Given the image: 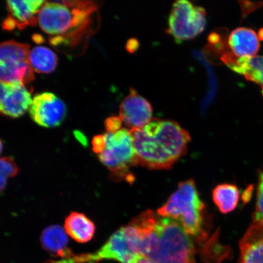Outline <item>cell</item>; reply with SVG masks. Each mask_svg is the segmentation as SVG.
Segmentation results:
<instances>
[{
    "instance_id": "1",
    "label": "cell",
    "mask_w": 263,
    "mask_h": 263,
    "mask_svg": "<svg viewBox=\"0 0 263 263\" xmlns=\"http://www.w3.org/2000/svg\"><path fill=\"white\" fill-rule=\"evenodd\" d=\"M98 3L45 2L38 15L43 31L52 47L68 54H80L100 25Z\"/></svg>"
},
{
    "instance_id": "22",
    "label": "cell",
    "mask_w": 263,
    "mask_h": 263,
    "mask_svg": "<svg viewBox=\"0 0 263 263\" xmlns=\"http://www.w3.org/2000/svg\"><path fill=\"white\" fill-rule=\"evenodd\" d=\"M123 121L119 117H110L105 121L104 125L107 133L114 134L121 129Z\"/></svg>"
},
{
    "instance_id": "21",
    "label": "cell",
    "mask_w": 263,
    "mask_h": 263,
    "mask_svg": "<svg viewBox=\"0 0 263 263\" xmlns=\"http://www.w3.org/2000/svg\"><path fill=\"white\" fill-rule=\"evenodd\" d=\"M254 221L263 223V172L259 174Z\"/></svg>"
},
{
    "instance_id": "27",
    "label": "cell",
    "mask_w": 263,
    "mask_h": 263,
    "mask_svg": "<svg viewBox=\"0 0 263 263\" xmlns=\"http://www.w3.org/2000/svg\"><path fill=\"white\" fill-rule=\"evenodd\" d=\"M258 39L259 41H263V28L259 29L258 31Z\"/></svg>"
},
{
    "instance_id": "7",
    "label": "cell",
    "mask_w": 263,
    "mask_h": 263,
    "mask_svg": "<svg viewBox=\"0 0 263 263\" xmlns=\"http://www.w3.org/2000/svg\"><path fill=\"white\" fill-rule=\"evenodd\" d=\"M206 26V12L187 0H178L171 11L167 32L177 42L191 40L202 33Z\"/></svg>"
},
{
    "instance_id": "2",
    "label": "cell",
    "mask_w": 263,
    "mask_h": 263,
    "mask_svg": "<svg viewBox=\"0 0 263 263\" xmlns=\"http://www.w3.org/2000/svg\"><path fill=\"white\" fill-rule=\"evenodd\" d=\"M129 131L139 163L151 170L170 169L185 155L191 141L189 132L172 120L153 118Z\"/></svg>"
},
{
    "instance_id": "25",
    "label": "cell",
    "mask_w": 263,
    "mask_h": 263,
    "mask_svg": "<svg viewBox=\"0 0 263 263\" xmlns=\"http://www.w3.org/2000/svg\"><path fill=\"white\" fill-rule=\"evenodd\" d=\"M221 36L218 33L213 32L209 35V41L210 44L217 45L221 42Z\"/></svg>"
},
{
    "instance_id": "6",
    "label": "cell",
    "mask_w": 263,
    "mask_h": 263,
    "mask_svg": "<svg viewBox=\"0 0 263 263\" xmlns=\"http://www.w3.org/2000/svg\"><path fill=\"white\" fill-rule=\"evenodd\" d=\"M29 46L14 41L0 43V82L28 85L34 80Z\"/></svg>"
},
{
    "instance_id": "20",
    "label": "cell",
    "mask_w": 263,
    "mask_h": 263,
    "mask_svg": "<svg viewBox=\"0 0 263 263\" xmlns=\"http://www.w3.org/2000/svg\"><path fill=\"white\" fill-rule=\"evenodd\" d=\"M244 76L247 81L263 85V57H251L249 68Z\"/></svg>"
},
{
    "instance_id": "12",
    "label": "cell",
    "mask_w": 263,
    "mask_h": 263,
    "mask_svg": "<svg viewBox=\"0 0 263 263\" xmlns=\"http://www.w3.org/2000/svg\"><path fill=\"white\" fill-rule=\"evenodd\" d=\"M8 17L3 22V28L13 30L15 28L24 29L28 26H34L38 22V15L45 3L42 0L8 1Z\"/></svg>"
},
{
    "instance_id": "17",
    "label": "cell",
    "mask_w": 263,
    "mask_h": 263,
    "mask_svg": "<svg viewBox=\"0 0 263 263\" xmlns=\"http://www.w3.org/2000/svg\"><path fill=\"white\" fill-rule=\"evenodd\" d=\"M29 61L33 71L38 73H50L57 67L58 58L51 49L38 46L29 52Z\"/></svg>"
},
{
    "instance_id": "9",
    "label": "cell",
    "mask_w": 263,
    "mask_h": 263,
    "mask_svg": "<svg viewBox=\"0 0 263 263\" xmlns=\"http://www.w3.org/2000/svg\"><path fill=\"white\" fill-rule=\"evenodd\" d=\"M29 110L32 120L44 127L60 126L67 111L64 101L49 92L35 95Z\"/></svg>"
},
{
    "instance_id": "29",
    "label": "cell",
    "mask_w": 263,
    "mask_h": 263,
    "mask_svg": "<svg viewBox=\"0 0 263 263\" xmlns=\"http://www.w3.org/2000/svg\"><path fill=\"white\" fill-rule=\"evenodd\" d=\"M262 97H263V85L262 86Z\"/></svg>"
},
{
    "instance_id": "28",
    "label": "cell",
    "mask_w": 263,
    "mask_h": 263,
    "mask_svg": "<svg viewBox=\"0 0 263 263\" xmlns=\"http://www.w3.org/2000/svg\"><path fill=\"white\" fill-rule=\"evenodd\" d=\"M3 143L1 140H0V154H1L2 151H3Z\"/></svg>"
},
{
    "instance_id": "23",
    "label": "cell",
    "mask_w": 263,
    "mask_h": 263,
    "mask_svg": "<svg viewBox=\"0 0 263 263\" xmlns=\"http://www.w3.org/2000/svg\"><path fill=\"white\" fill-rule=\"evenodd\" d=\"M106 147V140L104 134L98 135L92 140V150L95 153L100 154L103 152Z\"/></svg>"
},
{
    "instance_id": "4",
    "label": "cell",
    "mask_w": 263,
    "mask_h": 263,
    "mask_svg": "<svg viewBox=\"0 0 263 263\" xmlns=\"http://www.w3.org/2000/svg\"><path fill=\"white\" fill-rule=\"evenodd\" d=\"M205 205L200 200L195 181L180 182L178 189L157 210L163 218H168L179 223L192 237H202Z\"/></svg>"
},
{
    "instance_id": "18",
    "label": "cell",
    "mask_w": 263,
    "mask_h": 263,
    "mask_svg": "<svg viewBox=\"0 0 263 263\" xmlns=\"http://www.w3.org/2000/svg\"><path fill=\"white\" fill-rule=\"evenodd\" d=\"M239 196L237 187L232 184H221L213 191V202L223 214H228L236 209Z\"/></svg>"
},
{
    "instance_id": "8",
    "label": "cell",
    "mask_w": 263,
    "mask_h": 263,
    "mask_svg": "<svg viewBox=\"0 0 263 263\" xmlns=\"http://www.w3.org/2000/svg\"><path fill=\"white\" fill-rule=\"evenodd\" d=\"M138 255L134 236L126 226L115 232L95 254L75 255L73 263L99 262L104 259L130 263Z\"/></svg>"
},
{
    "instance_id": "14",
    "label": "cell",
    "mask_w": 263,
    "mask_h": 263,
    "mask_svg": "<svg viewBox=\"0 0 263 263\" xmlns=\"http://www.w3.org/2000/svg\"><path fill=\"white\" fill-rule=\"evenodd\" d=\"M41 242L43 249L60 260H67L74 254L68 248V238L65 230L61 226L48 227L42 232Z\"/></svg>"
},
{
    "instance_id": "26",
    "label": "cell",
    "mask_w": 263,
    "mask_h": 263,
    "mask_svg": "<svg viewBox=\"0 0 263 263\" xmlns=\"http://www.w3.org/2000/svg\"><path fill=\"white\" fill-rule=\"evenodd\" d=\"M130 263H156L152 259L145 257V256L138 255L134 260Z\"/></svg>"
},
{
    "instance_id": "16",
    "label": "cell",
    "mask_w": 263,
    "mask_h": 263,
    "mask_svg": "<svg viewBox=\"0 0 263 263\" xmlns=\"http://www.w3.org/2000/svg\"><path fill=\"white\" fill-rule=\"evenodd\" d=\"M64 228L67 234L80 243L90 241L93 238L95 223L83 213L72 212L65 219Z\"/></svg>"
},
{
    "instance_id": "15",
    "label": "cell",
    "mask_w": 263,
    "mask_h": 263,
    "mask_svg": "<svg viewBox=\"0 0 263 263\" xmlns=\"http://www.w3.org/2000/svg\"><path fill=\"white\" fill-rule=\"evenodd\" d=\"M228 44L238 58L255 57L260 47L256 32L247 28H238L230 33Z\"/></svg>"
},
{
    "instance_id": "3",
    "label": "cell",
    "mask_w": 263,
    "mask_h": 263,
    "mask_svg": "<svg viewBox=\"0 0 263 263\" xmlns=\"http://www.w3.org/2000/svg\"><path fill=\"white\" fill-rule=\"evenodd\" d=\"M136 238L137 254L156 263H196L192 236L172 219L159 216L155 226Z\"/></svg>"
},
{
    "instance_id": "10",
    "label": "cell",
    "mask_w": 263,
    "mask_h": 263,
    "mask_svg": "<svg viewBox=\"0 0 263 263\" xmlns=\"http://www.w3.org/2000/svg\"><path fill=\"white\" fill-rule=\"evenodd\" d=\"M32 102L31 91L26 85L0 82V114L21 117L29 109Z\"/></svg>"
},
{
    "instance_id": "24",
    "label": "cell",
    "mask_w": 263,
    "mask_h": 263,
    "mask_svg": "<svg viewBox=\"0 0 263 263\" xmlns=\"http://www.w3.org/2000/svg\"><path fill=\"white\" fill-rule=\"evenodd\" d=\"M139 42L136 39H130L127 42L126 45L127 50L129 52H134L139 47Z\"/></svg>"
},
{
    "instance_id": "5",
    "label": "cell",
    "mask_w": 263,
    "mask_h": 263,
    "mask_svg": "<svg viewBox=\"0 0 263 263\" xmlns=\"http://www.w3.org/2000/svg\"><path fill=\"white\" fill-rule=\"evenodd\" d=\"M106 147L99 154V160L110 171L114 178H128L131 166L139 164L129 130L121 129L117 133L104 134Z\"/></svg>"
},
{
    "instance_id": "11",
    "label": "cell",
    "mask_w": 263,
    "mask_h": 263,
    "mask_svg": "<svg viewBox=\"0 0 263 263\" xmlns=\"http://www.w3.org/2000/svg\"><path fill=\"white\" fill-rule=\"evenodd\" d=\"M153 114L149 102L130 88V93L121 102L120 106V117L123 122L130 129H140L152 121Z\"/></svg>"
},
{
    "instance_id": "13",
    "label": "cell",
    "mask_w": 263,
    "mask_h": 263,
    "mask_svg": "<svg viewBox=\"0 0 263 263\" xmlns=\"http://www.w3.org/2000/svg\"><path fill=\"white\" fill-rule=\"evenodd\" d=\"M239 263H263V223L253 221L239 242Z\"/></svg>"
},
{
    "instance_id": "19",
    "label": "cell",
    "mask_w": 263,
    "mask_h": 263,
    "mask_svg": "<svg viewBox=\"0 0 263 263\" xmlns=\"http://www.w3.org/2000/svg\"><path fill=\"white\" fill-rule=\"evenodd\" d=\"M18 172V167L12 158H0V193L5 189L8 179L16 176Z\"/></svg>"
}]
</instances>
